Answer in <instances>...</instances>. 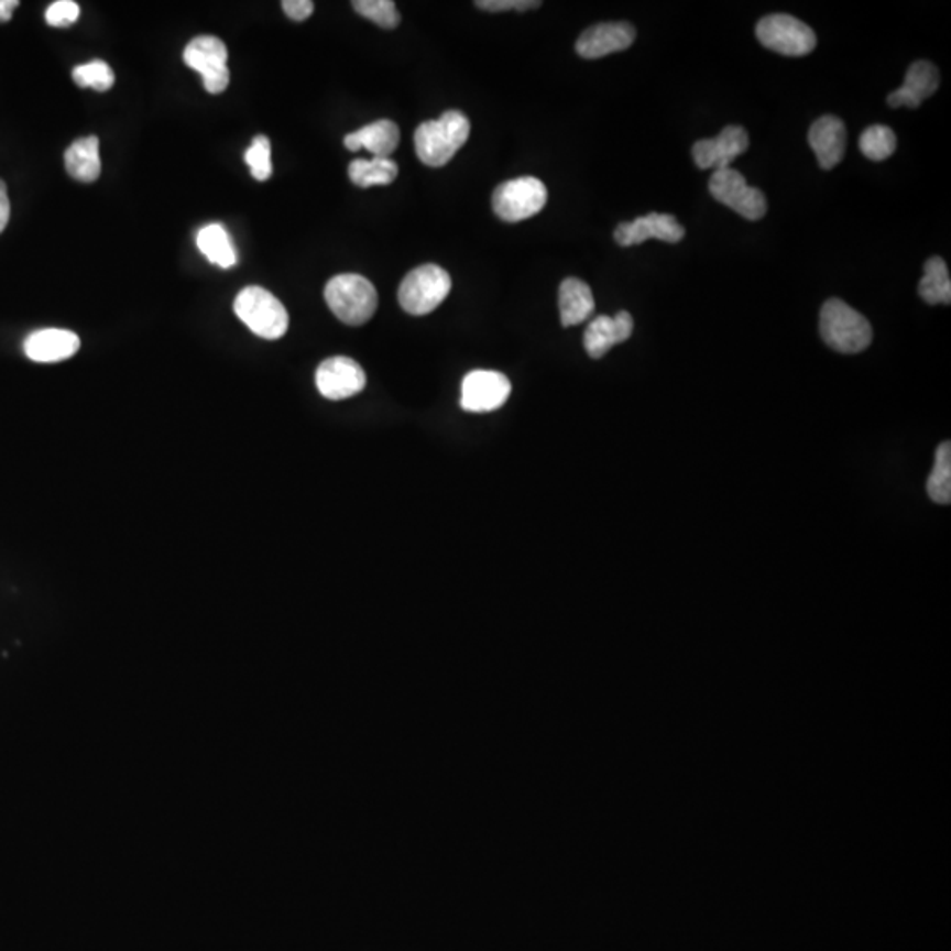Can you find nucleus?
Instances as JSON below:
<instances>
[{"label":"nucleus","instance_id":"7ed1b4c3","mask_svg":"<svg viewBox=\"0 0 951 951\" xmlns=\"http://www.w3.org/2000/svg\"><path fill=\"white\" fill-rule=\"evenodd\" d=\"M325 299L331 313L349 326L369 323L378 310L374 284L358 273L335 275L325 287Z\"/></svg>","mask_w":951,"mask_h":951},{"label":"nucleus","instance_id":"1a4fd4ad","mask_svg":"<svg viewBox=\"0 0 951 951\" xmlns=\"http://www.w3.org/2000/svg\"><path fill=\"white\" fill-rule=\"evenodd\" d=\"M184 61L203 76L210 94L225 92L229 85L228 48L216 35H198L184 50Z\"/></svg>","mask_w":951,"mask_h":951},{"label":"nucleus","instance_id":"5701e85b","mask_svg":"<svg viewBox=\"0 0 951 951\" xmlns=\"http://www.w3.org/2000/svg\"><path fill=\"white\" fill-rule=\"evenodd\" d=\"M348 173L352 184L361 189H369L374 185L393 184L398 175V166L392 158H354L349 164Z\"/></svg>","mask_w":951,"mask_h":951},{"label":"nucleus","instance_id":"393cba45","mask_svg":"<svg viewBox=\"0 0 951 951\" xmlns=\"http://www.w3.org/2000/svg\"><path fill=\"white\" fill-rule=\"evenodd\" d=\"M927 493L938 504H950L951 501V445L942 442L936 451V463L932 474L927 480Z\"/></svg>","mask_w":951,"mask_h":951},{"label":"nucleus","instance_id":"c85d7f7f","mask_svg":"<svg viewBox=\"0 0 951 951\" xmlns=\"http://www.w3.org/2000/svg\"><path fill=\"white\" fill-rule=\"evenodd\" d=\"M245 163L247 166L251 167L255 181H269L273 172L272 145H270L269 138L260 134L252 140L251 146L245 152Z\"/></svg>","mask_w":951,"mask_h":951},{"label":"nucleus","instance_id":"6ab92c4d","mask_svg":"<svg viewBox=\"0 0 951 951\" xmlns=\"http://www.w3.org/2000/svg\"><path fill=\"white\" fill-rule=\"evenodd\" d=\"M401 143V129L392 120H375L365 128L349 132L343 145L351 152L369 150L374 157L390 158Z\"/></svg>","mask_w":951,"mask_h":951},{"label":"nucleus","instance_id":"a878e982","mask_svg":"<svg viewBox=\"0 0 951 951\" xmlns=\"http://www.w3.org/2000/svg\"><path fill=\"white\" fill-rule=\"evenodd\" d=\"M895 149H897V138H895V132L886 125H879V123L871 125L860 136L862 154L874 163L888 158L889 155L894 154Z\"/></svg>","mask_w":951,"mask_h":951},{"label":"nucleus","instance_id":"72a5a7b5","mask_svg":"<svg viewBox=\"0 0 951 951\" xmlns=\"http://www.w3.org/2000/svg\"><path fill=\"white\" fill-rule=\"evenodd\" d=\"M18 6V0H0V22H9Z\"/></svg>","mask_w":951,"mask_h":951},{"label":"nucleus","instance_id":"9b49d317","mask_svg":"<svg viewBox=\"0 0 951 951\" xmlns=\"http://www.w3.org/2000/svg\"><path fill=\"white\" fill-rule=\"evenodd\" d=\"M365 370L348 357H334L323 361L316 370V386L328 401H346L363 392Z\"/></svg>","mask_w":951,"mask_h":951},{"label":"nucleus","instance_id":"20e7f679","mask_svg":"<svg viewBox=\"0 0 951 951\" xmlns=\"http://www.w3.org/2000/svg\"><path fill=\"white\" fill-rule=\"evenodd\" d=\"M234 313L240 321L261 339L277 340L289 326V316L281 299L260 286H249L234 298Z\"/></svg>","mask_w":951,"mask_h":951},{"label":"nucleus","instance_id":"dca6fc26","mask_svg":"<svg viewBox=\"0 0 951 951\" xmlns=\"http://www.w3.org/2000/svg\"><path fill=\"white\" fill-rule=\"evenodd\" d=\"M79 337L75 331L46 328L29 335L23 343L26 357L37 363H57L75 357L79 351Z\"/></svg>","mask_w":951,"mask_h":951},{"label":"nucleus","instance_id":"9d476101","mask_svg":"<svg viewBox=\"0 0 951 951\" xmlns=\"http://www.w3.org/2000/svg\"><path fill=\"white\" fill-rule=\"evenodd\" d=\"M510 395L506 375L495 370H472L463 378L460 405L467 413H492L501 409Z\"/></svg>","mask_w":951,"mask_h":951},{"label":"nucleus","instance_id":"39448f33","mask_svg":"<svg viewBox=\"0 0 951 951\" xmlns=\"http://www.w3.org/2000/svg\"><path fill=\"white\" fill-rule=\"evenodd\" d=\"M449 291V273L437 264H423L401 282L398 304L411 316H427L448 298Z\"/></svg>","mask_w":951,"mask_h":951},{"label":"nucleus","instance_id":"4468645a","mask_svg":"<svg viewBox=\"0 0 951 951\" xmlns=\"http://www.w3.org/2000/svg\"><path fill=\"white\" fill-rule=\"evenodd\" d=\"M636 40L634 26L627 22L598 23L578 37L577 53L583 58H601L624 52Z\"/></svg>","mask_w":951,"mask_h":951},{"label":"nucleus","instance_id":"f03ea898","mask_svg":"<svg viewBox=\"0 0 951 951\" xmlns=\"http://www.w3.org/2000/svg\"><path fill=\"white\" fill-rule=\"evenodd\" d=\"M819 334L828 348L844 354L865 351L872 342V326L867 317L837 298L824 302L819 316Z\"/></svg>","mask_w":951,"mask_h":951},{"label":"nucleus","instance_id":"423d86ee","mask_svg":"<svg viewBox=\"0 0 951 951\" xmlns=\"http://www.w3.org/2000/svg\"><path fill=\"white\" fill-rule=\"evenodd\" d=\"M548 201V190L539 178L520 176L493 190V211L506 222H520L537 216Z\"/></svg>","mask_w":951,"mask_h":951},{"label":"nucleus","instance_id":"f8f14e48","mask_svg":"<svg viewBox=\"0 0 951 951\" xmlns=\"http://www.w3.org/2000/svg\"><path fill=\"white\" fill-rule=\"evenodd\" d=\"M748 134L740 125H728L712 140L696 141L692 157L700 170H728L739 155L747 152Z\"/></svg>","mask_w":951,"mask_h":951},{"label":"nucleus","instance_id":"ddd939ff","mask_svg":"<svg viewBox=\"0 0 951 951\" xmlns=\"http://www.w3.org/2000/svg\"><path fill=\"white\" fill-rule=\"evenodd\" d=\"M615 242L621 247H633L652 238L666 243H678L686 237V229L678 225L677 217L668 214H648L631 222H622L615 229Z\"/></svg>","mask_w":951,"mask_h":951},{"label":"nucleus","instance_id":"412c9836","mask_svg":"<svg viewBox=\"0 0 951 951\" xmlns=\"http://www.w3.org/2000/svg\"><path fill=\"white\" fill-rule=\"evenodd\" d=\"M67 173L75 181L96 182L101 175V155H99V140L97 136L81 138L76 140L64 155Z\"/></svg>","mask_w":951,"mask_h":951},{"label":"nucleus","instance_id":"f3484780","mask_svg":"<svg viewBox=\"0 0 951 951\" xmlns=\"http://www.w3.org/2000/svg\"><path fill=\"white\" fill-rule=\"evenodd\" d=\"M809 145L819 166L832 170L841 163L845 152V128L841 119L824 114L810 125Z\"/></svg>","mask_w":951,"mask_h":951},{"label":"nucleus","instance_id":"b1692460","mask_svg":"<svg viewBox=\"0 0 951 951\" xmlns=\"http://www.w3.org/2000/svg\"><path fill=\"white\" fill-rule=\"evenodd\" d=\"M918 293L929 305H948L951 302V278L948 264L942 258H930L925 263V273L918 284Z\"/></svg>","mask_w":951,"mask_h":951},{"label":"nucleus","instance_id":"f257e3e1","mask_svg":"<svg viewBox=\"0 0 951 951\" xmlns=\"http://www.w3.org/2000/svg\"><path fill=\"white\" fill-rule=\"evenodd\" d=\"M471 134V122L462 111L449 110L439 119L423 122L414 132V149L423 164L446 166Z\"/></svg>","mask_w":951,"mask_h":951},{"label":"nucleus","instance_id":"7c9ffc66","mask_svg":"<svg viewBox=\"0 0 951 951\" xmlns=\"http://www.w3.org/2000/svg\"><path fill=\"white\" fill-rule=\"evenodd\" d=\"M474 6L483 9V11H490V13H502V11H511V9L528 11V9L539 8L542 2H536V0H478Z\"/></svg>","mask_w":951,"mask_h":951},{"label":"nucleus","instance_id":"6e6552de","mask_svg":"<svg viewBox=\"0 0 951 951\" xmlns=\"http://www.w3.org/2000/svg\"><path fill=\"white\" fill-rule=\"evenodd\" d=\"M710 194L724 207L747 220H759L766 214V198L762 190L751 187L742 173L733 167L713 172L709 182Z\"/></svg>","mask_w":951,"mask_h":951},{"label":"nucleus","instance_id":"473e14b6","mask_svg":"<svg viewBox=\"0 0 951 951\" xmlns=\"http://www.w3.org/2000/svg\"><path fill=\"white\" fill-rule=\"evenodd\" d=\"M9 216H11V205H9L8 187L0 181V233L8 226Z\"/></svg>","mask_w":951,"mask_h":951},{"label":"nucleus","instance_id":"2f4dec72","mask_svg":"<svg viewBox=\"0 0 951 951\" xmlns=\"http://www.w3.org/2000/svg\"><path fill=\"white\" fill-rule=\"evenodd\" d=\"M282 9H284V13L291 20L304 22V20H307L314 13V2H310V0H284Z\"/></svg>","mask_w":951,"mask_h":951},{"label":"nucleus","instance_id":"0eeeda50","mask_svg":"<svg viewBox=\"0 0 951 951\" xmlns=\"http://www.w3.org/2000/svg\"><path fill=\"white\" fill-rule=\"evenodd\" d=\"M756 37L765 48L788 57L809 55L818 44L815 31L789 14L762 18L756 25Z\"/></svg>","mask_w":951,"mask_h":951},{"label":"nucleus","instance_id":"c756f323","mask_svg":"<svg viewBox=\"0 0 951 951\" xmlns=\"http://www.w3.org/2000/svg\"><path fill=\"white\" fill-rule=\"evenodd\" d=\"M81 9L73 0H57L46 9V23L52 26H69L76 22Z\"/></svg>","mask_w":951,"mask_h":951},{"label":"nucleus","instance_id":"2eb2a0df","mask_svg":"<svg viewBox=\"0 0 951 951\" xmlns=\"http://www.w3.org/2000/svg\"><path fill=\"white\" fill-rule=\"evenodd\" d=\"M634 323L630 313L621 310L616 316H599L587 326L583 346L594 360L603 358L613 346L625 342L633 334Z\"/></svg>","mask_w":951,"mask_h":951},{"label":"nucleus","instance_id":"bb28decb","mask_svg":"<svg viewBox=\"0 0 951 951\" xmlns=\"http://www.w3.org/2000/svg\"><path fill=\"white\" fill-rule=\"evenodd\" d=\"M73 79L81 88H94L99 92L110 90L114 84V75L111 67L102 61L87 62L73 69Z\"/></svg>","mask_w":951,"mask_h":951},{"label":"nucleus","instance_id":"cd10ccee","mask_svg":"<svg viewBox=\"0 0 951 951\" xmlns=\"http://www.w3.org/2000/svg\"><path fill=\"white\" fill-rule=\"evenodd\" d=\"M352 8L358 14L383 29H395L401 23V14L393 0H354Z\"/></svg>","mask_w":951,"mask_h":951},{"label":"nucleus","instance_id":"4be33fe9","mask_svg":"<svg viewBox=\"0 0 951 951\" xmlns=\"http://www.w3.org/2000/svg\"><path fill=\"white\" fill-rule=\"evenodd\" d=\"M196 242H198L201 254L207 255V260L220 269L228 270L237 264V251H234L233 242H231L225 226L217 225V222L205 226V228L199 229Z\"/></svg>","mask_w":951,"mask_h":951},{"label":"nucleus","instance_id":"aec40b11","mask_svg":"<svg viewBox=\"0 0 951 951\" xmlns=\"http://www.w3.org/2000/svg\"><path fill=\"white\" fill-rule=\"evenodd\" d=\"M594 296L587 282L568 277L559 287L560 323L566 328L581 325L594 314Z\"/></svg>","mask_w":951,"mask_h":951},{"label":"nucleus","instance_id":"a211bd4d","mask_svg":"<svg viewBox=\"0 0 951 951\" xmlns=\"http://www.w3.org/2000/svg\"><path fill=\"white\" fill-rule=\"evenodd\" d=\"M939 78L941 76H939L938 67L933 66V64L927 61L915 62L907 69L906 81H904L903 87L889 94L886 102L892 108L907 106V108L915 110L925 99H929L930 96L936 94L939 87Z\"/></svg>","mask_w":951,"mask_h":951}]
</instances>
